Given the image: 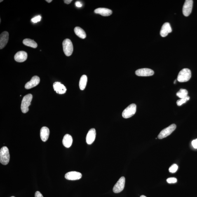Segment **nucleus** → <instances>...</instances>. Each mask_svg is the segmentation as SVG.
<instances>
[{
	"label": "nucleus",
	"instance_id": "obj_29",
	"mask_svg": "<svg viewBox=\"0 0 197 197\" xmlns=\"http://www.w3.org/2000/svg\"><path fill=\"white\" fill-rule=\"evenodd\" d=\"M35 197H43L42 194L39 191L36 192L35 193Z\"/></svg>",
	"mask_w": 197,
	"mask_h": 197
},
{
	"label": "nucleus",
	"instance_id": "obj_15",
	"mask_svg": "<svg viewBox=\"0 0 197 197\" xmlns=\"http://www.w3.org/2000/svg\"><path fill=\"white\" fill-rule=\"evenodd\" d=\"M96 132L95 129L92 128L89 131L86 136V142L88 145L93 143L95 140Z\"/></svg>",
	"mask_w": 197,
	"mask_h": 197
},
{
	"label": "nucleus",
	"instance_id": "obj_5",
	"mask_svg": "<svg viewBox=\"0 0 197 197\" xmlns=\"http://www.w3.org/2000/svg\"><path fill=\"white\" fill-rule=\"evenodd\" d=\"M137 106L135 104H131L125 109L122 113V116L126 119L131 117L135 114L136 111Z\"/></svg>",
	"mask_w": 197,
	"mask_h": 197
},
{
	"label": "nucleus",
	"instance_id": "obj_7",
	"mask_svg": "<svg viewBox=\"0 0 197 197\" xmlns=\"http://www.w3.org/2000/svg\"><path fill=\"white\" fill-rule=\"evenodd\" d=\"M193 1L192 0H186L183 6V13L186 17H188L191 13L193 7Z\"/></svg>",
	"mask_w": 197,
	"mask_h": 197
},
{
	"label": "nucleus",
	"instance_id": "obj_25",
	"mask_svg": "<svg viewBox=\"0 0 197 197\" xmlns=\"http://www.w3.org/2000/svg\"><path fill=\"white\" fill-rule=\"evenodd\" d=\"M178 168V166H177V165L176 164H173L169 168V171L171 173H175L177 171Z\"/></svg>",
	"mask_w": 197,
	"mask_h": 197
},
{
	"label": "nucleus",
	"instance_id": "obj_2",
	"mask_svg": "<svg viewBox=\"0 0 197 197\" xmlns=\"http://www.w3.org/2000/svg\"><path fill=\"white\" fill-rule=\"evenodd\" d=\"M10 156L9 150L6 146H3L0 150V162L4 165H6L9 163Z\"/></svg>",
	"mask_w": 197,
	"mask_h": 197
},
{
	"label": "nucleus",
	"instance_id": "obj_35",
	"mask_svg": "<svg viewBox=\"0 0 197 197\" xmlns=\"http://www.w3.org/2000/svg\"><path fill=\"white\" fill-rule=\"evenodd\" d=\"M1 1V2H2L3 1Z\"/></svg>",
	"mask_w": 197,
	"mask_h": 197
},
{
	"label": "nucleus",
	"instance_id": "obj_33",
	"mask_svg": "<svg viewBox=\"0 0 197 197\" xmlns=\"http://www.w3.org/2000/svg\"><path fill=\"white\" fill-rule=\"evenodd\" d=\"M140 197H146V196H144V195H141Z\"/></svg>",
	"mask_w": 197,
	"mask_h": 197
},
{
	"label": "nucleus",
	"instance_id": "obj_27",
	"mask_svg": "<svg viewBox=\"0 0 197 197\" xmlns=\"http://www.w3.org/2000/svg\"><path fill=\"white\" fill-rule=\"evenodd\" d=\"M41 16L38 15L31 19V21L33 23H37L41 21Z\"/></svg>",
	"mask_w": 197,
	"mask_h": 197
},
{
	"label": "nucleus",
	"instance_id": "obj_12",
	"mask_svg": "<svg viewBox=\"0 0 197 197\" xmlns=\"http://www.w3.org/2000/svg\"><path fill=\"white\" fill-rule=\"evenodd\" d=\"M9 39V34L7 31L3 32L0 36V49H2L6 46Z\"/></svg>",
	"mask_w": 197,
	"mask_h": 197
},
{
	"label": "nucleus",
	"instance_id": "obj_11",
	"mask_svg": "<svg viewBox=\"0 0 197 197\" xmlns=\"http://www.w3.org/2000/svg\"><path fill=\"white\" fill-rule=\"evenodd\" d=\"M40 82V78L37 76L33 77L30 81L26 83L25 88L26 89H30L34 87L39 84Z\"/></svg>",
	"mask_w": 197,
	"mask_h": 197
},
{
	"label": "nucleus",
	"instance_id": "obj_16",
	"mask_svg": "<svg viewBox=\"0 0 197 197\" xmlns=\"http://www.w3.org/2000/svg\"><path fill=\"white\" fill-rule=\"evenodd\" d=\"M27 53L24 51H20L17 52L14 56L15 60L19 62H25L27 60Z\"/></svg>",
	"mask_w": 197,
	"mask_h": 197
},
{
	"label": "nucleus",
	"instance_id": "obj_1",
	"mask_svg": "<svg viewBox=\"0 0 197 197\" xmlns=\"http://www.w3.org/2000/svg\"><path fill=\"white\" fill-rule=\"evenodd\" d=\"M191 77L190 70L188 68H184L179 72L178 75L177 80L180 82H185L189 81Z\"/></svg>",
	"mask_w": 197,
	"mask_h": 197
},
{
	"label": "nucleus",
	"instance_id": "obj_34",
	"mask_svg": "<svg viewBox=\"0 0 197 197\" xmlns=\"http://www.w3.org/2000/svg\"><path fill=\"white\" fill-rule=\"evenodd\" d=\"M176 82V81H174V84H175Z\"/></svg>",
	"mask_w": 197,
	"mask_h": 197
},
{
	"label": "nucleus",
	"instance_id": "obj_28",
	"mask_svg": "<svg viewBox=\"0 0 197 197\" xmlns=\"http://www.w3.org/2000/svg\"><path fill=\"white\" fill-rule=\"evenodd\" d=\"M192 144L193 148L195 149H197V139L193 140L192 142Z\"/></svg>",
	"mask_w": 197,
	"mask_h": 197
},
{
	"label": "nucleus",
	"instance_id": "obj_24",
	"mask_svg": "<svg viewBox=\"0 0 197 197\" xmlns=\"http://www.w3.org/2000/svg\"><path fill=\"white\" fill-rule=\"evenodd\" d=\"M190 97L187 96V97L185 98L181 99L177 101V104L178 106H181L183 104L186 103L188 100H189Z\"/></svg>",
	"mask_w": 197,
	"mask_h": 197
},
{
	"label": "nucleus",
	"instance_id": "obj_13",
	"mask_svg": "<svg viewBox=\"0 0 197 197\" xmlns=\"http://www.w3.org/2000/svg\"><path fill=\"white\" fill-rule=\"evenodd\" d=\"M172 31V29L170 24L168 22H166L162 26L160 34L162 37H165Z\"/></svg>",
	"mask_w": 197,
	"mask_h": 197
},
{
	"label": "nucleus",
	"instance_id": "obj_32",
	"mask_svg": "<svg viewBox=\"0 0 197 197\" xmlns=\"http://www.w3.org/2000/svg\"><path fill=\"white\" fill-rule=\"evenodd\" d=\"M46 1L47 2L49 3L51 2L52 1V0H46Z\"/></svg>",
	"mask_w": 197,
	"mask_h": 197
},
{
	"label": "nucleus",
	"instance_id": "obj_26",
	"mask_svg": "<svg viewBox=\"0 0 197 197\" xmlns=\"http://www.w3.org/2000/svg\"><path fill=\"white\" fill-rule=\"evenodd\" d=\"M167 181L169 184L175 183L177 182V179L175 177H170L167 179Z\"/></svg>",
	"mask_w": 197,
	"mask_h": 197
},
{
	"label": "nucleus",
	"instance_id": "obj_23",
	"mask_svg": "<svg viewBox=\"0 0 197 197\" xmlns=\"http://www.w3.org/2000/svg\"><path fill=\"white\" fill-rule=\"evenodd\" d=\"M188 92L187 90L184 89H181L176 94L177 96L181 99L185 98L187 97Z\"/></svg>",
	"mask_w": 197,
	"mask_h": 197
},
{
	"label": "nucleus",
	"instance_id": "obj_19",
	"mask_svg": "<svg viewBox=\"0 0 197 197\" xmlns=\"http://www.w3.org/2000/svg\"><path fill=\"white\" fill-rule=\"evenodd\" d=\"M73 142L72 137L68 134L64 136L62 140V144L66 148H69L72 145Z\"/></svg>",
	"mask_w": 197,
	"mask_h": 197
},
{
	"label": "nucleus",
	"instance_id": "obj_14",
	"mask_svg": "<svg viewBox=\"0 0 197 197\" xmlns=\"http://www.w3.org/2000/svg\"><path fill=\"white\" fill-rule=\"evenodd\" d=\"M53 87L54 90L56 93L60 94H65L67 91V88L63 84L59 82H56L53 84Z\"/></svg>",
	"mask_w": 197,
	"mask_h": 197
},
{
	"label": "nucleus",
	"instance_id": "obj_3",
	"mask_svg": "<svg viewBox=\"0 0 197 197\" xmlns=\"http://www.w3.org/2000/svg\"><path fill=\"white\" fill-rule=\"evenodd\" d=\"M32 98L33 96L31 94H27L24 97L21 107L23 113H26L29 111V107L30 105Z\"/></svg>",
	"mask_w": 197,
	"mask_h": 197
},
{
	"label": "nucleus",
	"instance_id": "obj_30",
	"mask_svg": "<svg viewBox=\"0 0 197 197\" xmlns=\"http://www.w3.org/2000/svg\"><path fill=\"white\" fill-rule=\"evenodd\" d=\"M75 5L76 7L78 8H81L82 6V4L81 2L79 1H77L75 3Z\"/></svg>",
	"mask_w": 197,
	"mask_h": 197
},
{
	"label": "nucleus",
	"instance_id": "obj_10",
	"mask_svg": "<svg viewBox=\"0 0 197 197\" xmlns=\"http://www.w3.org/2000/svg\"><path fill=\"white\" fill-rule=\"evenodd\" d=\"M81 173L76 171L68 172L65 176V178L68 180H76L81 179L82 177Z\"/></svg>",
	"mask_w": 197,
	"mask_h": 197
},
{
	"label": "nucleus",
	"instance_id": "obj_6",
	"mask_svg": "<svg viewBox=\"0 0 197 197\" xmlns=\"http://www.w3.org/2000/svg\"><path fill=\"white\" fill-rule=\"evenodd\" d=\"M176 126L175 124H173L167 128L162 130L158 135V138L159 139H162L168 137L170 135L172 132L176 129Z\"/></svg>",
	"mask_w": 197,
	"mask_h": 197
},
{
	"label": "nucleus",
	"instance_id": "obj_17",
	"mask_svg": "<svg viewBox=\"0 0 197 197\" xmlns=\"http://www.w3.org/2000/svg\"><path fill=\"white\" fill-rule=\"evenodd\" d=\"M94 12L96 14H99L103 16H109L112 14V10L107 8H99L95 9Z\"/></svg>",
	"mask_w": 197,
	"mask_h": 197
},
{
	"label": "nucleus",
	"instance_id": "obj_9",
	"mask_svg": "<svg viewBox=\"0 0 197 197\" xmlns=\"http://www.w3.org/2000/svg\"><path fill=\"white\" fill-rule=\"evenodd\" d=\"M135 73L138 76H149L153 75L154 72L152 69L145 68L137 70Z\"/></svg>",
	"mask_w": 197,
	"mask_h": 197
},
{
	"label": "nucleus",
	"instance_id": "obj_22",
	"mask_svg": "<svg viewBox=\"0 0 197 197\" xmlns=\"http://www.w3.org/2000/svg\"><path fill=\"white\" fill-rule=\"evenodd\" d=\"M23 43L26 46L30 47L33 48H36L37 47V44L35 41L32 40L28 39V38L24 39L23 41Z\"/></svg>",
	"mask_w": 197,
	"mask_h": 197
},
{
	"label": "nucleus",
	"instance_id": "obj_4",
	"mask_svg": "<svg viewBox=\"0 0 197 197\" xmlns=\"http://www.w3.org/2000/svg\"><path fill=\"white\" fill-rule=\"evenodd\" d=\"M63 49L65 55L67 56H70L73 53V45L70 40L66 39L62 43Z\"/></svg>",
	"mask_w": 197,
	"mask_h": 197
},
{
	"label": "nucleus",
	"instance_id": "obj_31",
	"mask_svg": "<svg viewBox=\"0 0 197 197\" xmlns=\"http://www.w3.org/2000/svg\"><path fill=\"white\" fill-rule=\"evenodd\" d=\"M72 0H65V1H64V2L66 4H69L72 2Z\"/></svg>",
	"mask_w": 197,
	"mask_h": 197
},
{
	"label": "nucleus",
	"instance_id": "obj_18",
	"mask_svg": "<svg viewBox=\"0 0 197 197\" xmlns=\"http://www.w3.org/2000/svg\"><path fill=\"white\" fill-rule=\"evenodd\" d=\"M50 131L46 127H43L40 130V137L43 142H46L49 137Z\"/></svg>",
	"mask_w": 197,
	"mask_h": 197
},
{
	"label": "nucleus",
	"instance_id": "obj_20",
	"mask_svg": "<svg viewBox=\"0 0 197 197\" xmlns=\"http://www.w3.org/2000/svg\"><path fill=\"white\" fill-rule=\"evenodd\" d=\"M74 31L76 35L82 39H85L86 38V34L85 31L81 27H76L74 29Z\"/></svg>",
	"mask_w": 197,
	"mask_h": 197
},
{
	"label": "nucleus",
	"instance_id": "obj_36",
	"mask_svg": "<svg viewBox=\"0 0 197 197\" xmlns=\"http://www.w3.org/2000/svg\"><path fill=\"white\" fill-rule=\"evenodd\" d=\"M15 197V196H11V197Z\"/></svg>",
	"mask_w": 197,
	"mask_h": 197
},
{
	"label": "nucleus",
	"instance_id": "obj_8",
	"mask_svg": "<svg viewBox=\"0 0 197 197\" xmlns=\"http://www.w3.org/2000/svg\"><path fill=\"white\" fill-rule=\"evenodd\" d=\"M125 179L124 177L120 178L113 188V191L115 193H119L123 190L124 188Z\"/></svg>",
	"mask_w": 197,
	"mask_h": 197
},
{
	"label": "nucleus",
	"instance_id": "obj_21",
	"mask_svg": "<svg viewBox=\"0 0 197 197\" xmlns=\"http://www.w3.org/2000/svg\"><path fill=\"white\" fill-rule=\"evenodd\" d=\"M87 82V77L85 75L82 76L79 81V86L80 89L83 90L86 87Z\"/></svg>",
	"mask_w": 197,
	"mask_h": 197
}]
</instances>
